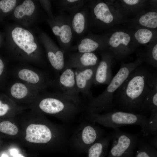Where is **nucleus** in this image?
Listing matches in <instances>:
<instances>
[{
	"mask_svg": "<svg viewBox=\"0 0 157 157\" xmlns=\"http://www.w3.org/2000/svg\"><path fill=\"white\" fill-rule=\"evenodd\" d=\"M141 64L131 72L115 92L113 103L117 110L134 113L141 112L143 101L157 74Z\"/></svg>",
	"mask_w": 157,
	"mask_h": 157,
	"instance_id": "f257e3e1",
	"label": "nucleus"
},
{
	"mask_svg": "<svg viewBox=\"0 0 157 157\" xmlns=\"http://www.w3.org/2000/svg\"><path fill=\"white\" fill-rule=\"evenodd\" d=\"M8 37L9 42L14 45L11 46V51L15 58L20 61L35 64L43 63L41 49L30 31L16 26L9 32Z\"/></svg>",
	"mask_w": 157,
	"mask_h": 157,
	"instance_id": "f03ea898",
	"label": "nucleus"
},
{
	"mask_svg": "<svg viewBox=\"0 0 157 157\" xmlns=\"http://www.w3.org/2000/svg\"><path fill=\"white\" fill-rule=\"evenodd\" d=\"M143 62L138 58L135 61L128 63H122L119 70L113 77L106 89L100 95L89 99L86 107L87 114L107 113L114 108L113 97L118 89L131 72Z\"/></svg>",
	"mask_w": 157,
	"mask_h": 157,
	"instance_id": "7ed1b4c3",
	"label": "nucleus"
},
{
	"mask_svg": "<svg viewBox=\"0 0 157 157\" xmlns=\"http://www.w3.org/2000/svg\"><path fill=\"white\" fill-rule=\"evenodd\" d=\"M37 107L43 113L54 115L63 121L74 118L79 113L81 106L70 100L60 92H41L35 100Z\"/></svg>",
	"mask_w": 157,
	"mask_h": 157,
	"instance_id": "20e7f679",
	"label": "nucleus"
},
{
	"mask_svg": "<svg viewBox=\"0 0 157 157\" xmlns=\"http://www.w3.org/2000/svg\"><path fill=\"white\" fill-rule=\"evenodd\" d=\"M85 119L104 127L115 129L128 125H138L142 128L147 123L148 118L142 114L115 109L103 114H87Z\"/></svg>",
	"mask_w": 157,
	"mask_h": 157,
	"instance_id": "39448f33",
	"label": "nucleus"
},
{
	"mask_svg": "<svg viewBox=\"0 0 157 157\" xmlns=\"http://www.w3.org/2000/svg\"><path fill=\"white\" fill-rule=\"evenodd\" d=\"M105 133L104 130L95 123L86 120L76 128L68 144L76 152L86 153L89 148L104 136Z\"/></svg>",
	"mask_w": 157,
	"mask_h": 157,
	"instance_id": "423d86ee",
	"label": "nucleus"
},
{
	"mask_svg": "<svg viewBox=\"0 0 157 157\" xmlns=\"http://www.w3.org/2000/svg\"><path fill=\"white\" fill-rule=\"evenodd\" d=\"M47 20L61 49L65 52L70 51L74 38L69 15L60 11L57 16L48 18Z\"/></svg>",
	"mask_w": 157,
	"mask_h": 157,
	"instance_id": "0eeeda50",
	"label": "nucleus"
},
{
	"mask_svg": "<svg viewBox=\"0 0 157 157\" xmlns=\"http://www.w3.org/2000/svg\"><path fill=\"white\" fill-rule=\"evenodd\" d=\"M114 129L109 157H131L133 149L138 145L139 135L123 132L119 128Z\"/></svg>",
	"mask_w": 157,
	"mask_h": 157,
	"instance_id": "6e6552de",
	"label": "nucleus"
},
{
	"mask_svg": "<svg viewBox=\"0 0 157 157\" xmlns=\"http://www.w3.org/2000/svg\"><path fill=\"white\" fill-rule=\"evenodd\" d=\"M86 4L91 16L92 26L102 29L107 28L116 20L115 14L108 2L102 1H88Z\"/></svg>",
	"mask_w": 157,
	"mask_h": 157,
	"instance_id": "1a4fd4ad",
	"label": "nucleus"
},
{
	"mask_svg": "<svg viewBox=\"0 0 157 157\" xmlns=\"http://www.w3.org/2000/svg\"><path fill=\"white\" fill-rule=\"evenodd\" d=\"M13 75L19 81L39 89L42 91L54 86V80L44 72L27 66L15 69Z\"/></svg>",
	"mask_w": 157,
	"mask_h": 157,
	"instance_id": "9d476101",
	"label": "nucleus"
},
{
	"mask_svg": "<svg viewBox=\"0 0 157 157\" xmlns=\"http://www.w3.org/2000/svg\"><path fill=\"white\" fill-rule=\"evenodd\" d=\"M53 86L57 87L64 95L80 106L81 100L77 88L73 69L65 68L58 78L54 80Z\"/></svg>",
	"mask_w": 157,
	"mask_h": 157,
	"instance_id": "9b49d317",
	"label": "nucleus"
},
{
	"mask_svg": "<svg viewBox=\"0 0 157 157\" xmlns=\"http://www.w3.org/2000/svg\"><path fill=\"white\" fill-rule=\"evenodd\" d=\"M106 43L115 58L121 60L128 56L134 48L130 46L132 38L130 34L123 31L114 32L109 38L105 36ZM108 47V46H107Z\"/></svg>",
	"mask_w": 157,
	"mask_h": 157,
	"instance_id": "f8f14e48",
	"label": "nucleus"
},
{
	"mask_svg": "<svg viewBox=\"0 0 157 157\" xmlns=\"http://www.w3.org/2000/svg\"><path fill=\"white\" fill-rule=\"evenodd\" d=\"M69 18L74 38L79 40L84 36L92 26L90 14L86 4L70 14Z\"/></svg>",
	"mask_w": 157,
	"mask_h": 157,
	"instance_id": "ddd939ff",
	"label": "nucleus"
},
{
	"mask_svg": "<svg viewBox=\"0 0 157 157\" xmlns=\"http://www.w3.org/2000/svg\"><path fill=\"white\" fill-rule=\"evenodd\" d=\"M40 38L51 67L56 71L61 72L65 65V52L58 47L46 33H41Z\"/></svg>",
	"mask_w": 157,
	"mask_h": 157,
	"instance_id": "4468645a",
	"label": "nucleus"
},
{
	"mask_svg": "<svg viewBox=\"0 0 157 157\" xmlns=\"http://www.w3.org/2000/svg\"><path fill=\"white\" fill-rule=\"evenodd\" d=\"M99 53L101 59L95 70L93 84L108 85L113 78L112 66L115 57L109 49L100 51Z\"/></svg>",
	"mask_w": 157,
	"mask_h": 157,
	"instance_id": "2eb2a0df",
	"label": "nucleus"
},
{
	"mask_svg": "<svg viewBox=\"0 0 157 157\" xmlns=\"http://www.w3.org/2000/svg\"><path fill=\"white\" fill-rule=\"evenodd\" d=\"M105 36H101L89 33L78 40L77 44L72 46L71 51L79 53L99 52L107 49Z\"/></svg>",
	"mask_w": 157,
	"mask_h": 157,
	"instance_id": "dca6fc26",
	"label": "nucleus"
},
{
	"mask_svg": "<svg viewBox=\"0 0 157 157\" xmlns=\"http://www.w3.org/2000/svg\"><path fill=\"white\" fill-rule=\"evenodd\" d=\"M43 91L25 83L18 81L10 86L8 96L10 99L19 101L35 100Z\"/></svg>",
	"mask_w": 157,
	"mask_h": 157,
	"instance_id": "f3484780",
	"label": "nucleus"
},
{
	"mask_svg": "<svg viewBox=\"0 0 157 157\" xmlns=\"http://www.w3.org/2000/svg\"><path fill=\"white\" fill-rule=\"evenodd\" d=\"M97 66L74 70L77 90L79 94L88 97L89 99L93 97L90 89Z\"/></svg>",
	"mask_w": 157,
	"mask_h": 157,
	"instance_id": "a211bd4d",
	"label": "nucleus"
},
{
	"mask_svg": "<svg viewBox=\"0 0 157 157\" xmlns=\"http://www.w3.org/2000/svg\"><path fill=\"white\" fill-rule=\"evenodd\" d=\"M99 60L94 52H75L72 54L65 62V68L81 69L97 66Z\"/></svg>",
	"mask_w": 157,
	"mask_h": 157,
	"instance_id": "6ab92c4d",
	"label": "nucleus"
},
{
	"mask_svg": "<svg viewBox=\"0 0 157 157\" xmlns=\"http://www.w3.org/2000/svg\"><path fill=\"white\" fill-rule=\"evenodd\" d=\"M35 10V5L33 1L25 0L15 7L14 10V15L20 22H26L34 16Z\"/></svg>",
	"mask_w": 157,
	"mask_h": 157,
	"instance_id": "aec40b11",
	"label": "nucleus"
},
{
	"mask_svg": "<svg viewBox=\"0 0 157 157\" xmlns=\"http://www.w3.org/2000/svg\"><path fill=\"white\" fill-rule=\"evenodd\" d=\"M113 137V132L104 136L91 145L86 153L87 157H105L108 148Z\"/></svg>",
	"mask_w": 157,
	"mask_h": 157,
	"instance_id": "412c9836",
	"label": "nucleus"
},
{
	"mask_svg": "<svg viewBox=\"0 0 157 157\" xmlns=\"http://www.w3.org/2000/svg\"><path fill=\"white\" fill-rule=\"evenodd\" d=\"M157 111V75L153 79L150 89L142 104L141 112Z\"/></svg>",
	"mask_w": 157,
	"mask_h": 157,
	"instance_id": "4be33fe9",
	"label": "nucleus"
},
{
	"mask_svg": "<svg viewBox=\"0 0 157 157\" xmlns=\"http://www.w3.org/2000/svg\"><path fill=\"white\" fill-rule=\"evenodd\" d=\"M88 1L85 0H61L58 1V7L61 11L72 13L82 8Z\"/></svg>",
	"mask_w": 157,
	"mask_h": 157,
	"instance_id": "5701e85b",
	"label": "nucleus"
},
{
	"mask_svg": "<svg viewBox=\"0 0 157 157\" xmlns=\"http://www.w3.org/2000/svg\"><path fill=\"white\" fill-rule=\"evenodd\" d=\"M138 22L142 26L156 29L157 27V13L154 11L146 13L140 16Z\"/></svg>",
	"mask_w": 157,
	"mask_h": 157,
	"instance_id": "b1692460",
	"label": "nucleus"
},
{
	"mask_svg": "<svg viewBox=\"0 0 157 157\" xmlns=\"http://www.w3.org/2000/svg\"><path fill=\"white\" fill-rule=\"evenodd\" d=\"M141 131L144 136L149 134L157 135V111L150 112V115L147 123L142 128Z\"/></svg>",
	"mask_w": 157,
	"mask_h": 157,
	"instance_id": "393cba45",
	"label": "nucleus"
},
{
	"mask_svg": "<svg viewBox=\"0 0 157 157\" xmlns=\"http://www.w3.org/2000/svg\"><path fill=\"white\" fill-rule=\"evenodd\" d=\"M153 36V33L147 28H141L138 29L134 34L135 40L140 44H146L149 42Z\"/></svg>",
	"mask_w": 157,
	"mask_h": 157,
	"instance_id": "a878e982",
	"label": "nucleus"
},
{
	"mask_svg": "<svg viewBox=\"0 0 157 157\" xmlns=\"http://www.w3.org/2000/svg\"><path fill=\"white\" fill-rule=\"evenodd\" d=\"M17 3L15 0H0V21L14 10Z\"/></svg>",
	"mask_w": 157,
	"mask_h": 157,
	"instance_id": "bb28decb",
	"label": "nucleus"
},
{
	"mask_svg": "<svg viewBox=\"0 0 157 157\" xmlns=\"http://www.w3.org/2000/svg\"><path fill=\"white\" fill-rule=\"evenodd\" d=\"M11 100L7 95L0 94V117L6 115L12 109L13 106Z\"/></svg>",
	"mask_w": 157,
	"mask_h": 157,
	"instance_id": "cd10ccee",
	"label": "nucleus"
},
{
	"mask_svg": "<svg viewBox=\"0 0 157 157\" xmlns=\"http://www.w3.org/2000/svg\"><path fill=\"white\" fill-rule=\"evenodd\" d=\"M18 129L14 124L8 121H4L0 123V131L11 135H16Z\"/></svg>",
	"mask_w": 157,
	"mask_h": 157,
	"instance_id": "c85d7f7f",
	"label": "nucleus"
},
{
	"mask_svg": "<svg viewBox=\"0 0 157 157\" xmlns=\"http://www.w3.org/2000/svg\"><path fill=\"white\" fill-rule=\"evenodd\" d=\"M41 3L47 13L49 17L48 18L53 17L54 16L52 14L51 10L50 1L48 0L42 1Z\"/></svg>",
	"mask_w": 157,
	"mask_h": 157,
	"instance_id": "c756f323",
	"label": "nucleus"
},
{
	"mask_svg": "<svg viewBox=\"0 0 157 157\" xmlns=\"http://www.w3.org/2000/svg\"><path fill=\"white\" fill-rule=\"evenodd\" d=\"M6 72V66L3 60L0 57V85L5 76Z\"/></svg>",
	"mask_w": 157,
	"mask_h": 157,
	"instance_id": "7c9ffc66",
	"label": "nucleus"
},
{
	"mask_svg": "<svg viewBox=\"0 0 157 157\" xmlns=\"http://www.w3.org/2000/svg\"><path fill=\"white\" fill-rule=\"evenodd\" d=\"M141 1L138 0H124L123 2L128 6L137 5L141 2Z\"/></svg>",
	"mask_w": 157,
	"mask_h": 157,
	"instance_id": "2f4dec72",
	"label": "nucleus"
},
{
	"mask_svg": "<svg viewBox=\"0 0 157 157\" xmlns=\"http://www.w3.org/2000/svg\"><path fill=\"white\" fill-rule=\"evenodd\" d=\"M148 143L154 147L157 148V135H153L151 138L149 140Z\"/></svg>",
	"mask_w": 157,
	"mask_h": 157,
	"instance_id": "473e14b6",
	"label": "nucleus"
},
{
	"mask_svg": "<svg viewBox=\"0 0 157 157\" xmlns=\"http://www.w3.org/2000/svg\"><path fill=\"white\" fill-rule=\"evenodd\" d=\"M152 53L154 60L157 62V44H156L152 48Z\"/></svg>",
	"mask_w": 157,
	"mask_h": 157,
	"instance_id": "72a5a7b5",
	"label": "nucleus"
},
{
	"mask_svg": "<svg viewBox=\"0 0 157 157\" xmlns=\"http://www.w3.org/2000/svg\"><path fill=\"white\" fill-rule=\"evenodd\" d=\"M17 157H25L21 154H19L17 155Z\"/></svg>",
	"mask_w": 157,
	"mask_h": 157,
	"instance_id": "f704fd0d",
	"label": "nucleus"
},
{
	"mask_svg": "<svg viewBox=\"0 0 157 157\" xmlns=\"http://www.w3.org/2000/svg\"><path fill=\"white\" fill-rule=\"evenodd\" d=\"M2 157H8L6 155L4 154L2 155Z\"/></svg>",
	"mask_w": 157,
	"mask_h": 157,
	"instance_id": "c9c22d12",
	"label": "nucleus"
},
{
	"mask_svg": "<svg viewBox=\"0 0 157 157\" xmlns=\"http://www.w3.org/2000/svg\"><path fill=\"white\" fill-rule=\"evenodd\" d=\"M1 36L0 34V45L1 44Z\"/></svg>",
	"mask_w": 157,
	"mask_h": 157,
	"instance_id": "e433bc0d",
	"label": "nucleus"
}]
</instances>
